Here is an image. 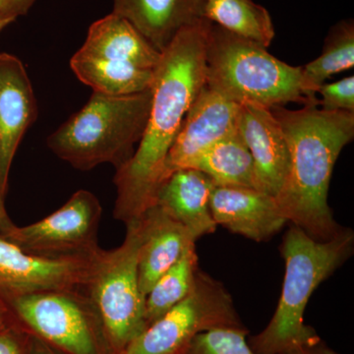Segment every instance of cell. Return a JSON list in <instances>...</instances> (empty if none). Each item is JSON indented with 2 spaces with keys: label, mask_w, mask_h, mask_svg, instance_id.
Instances as JSON below:
<instances>
[{
  "label": "cell",
  "mask_w": 354,
  "mask_h": 354,
  "mask_svg": "<svg viewBox=\"0 0 354 354\" xmlns=\"http://www.w3.org/2000/svg\"><path fill=\"white\" fill-rule=\"evenodd\" d=\"M11 21L6 19V18L2 17V16H0V32L3 31L4 29L7 27V26L11 24Z\"/></svg>",
  "instance_id": "cell-31"
},
{
  "label": "cell",
  "mask_w": 354,
  "mask_h": 354,
  "mask_svg": "<svg viewBox=\"0 0 354 354\" xmlns=\"http://www.w3.org/2000/svg\"><path fill=\"white\" fill-rule=\"evenodd\" d=\"M16 323L64 354H111L99 313L83 288L6 300Z\"/></svg>",
  "instance_id": "cell-8"
},
{
  "label": "cell",
  "mask_w": 354,
  "mask_h": 354,
  "mask_svg": "<svg viewBox=\"0 0 354 354\" xmlns=\"http://www.w3.org/2000/svg\"><path fill=\"white\" fill-rule=\"evenodd\" d=\"M203 18L266 48L274 38L271 15L265 7L252 0H206Z\"/></svg>",
  "instance_id": "cell-20"
},
{
  "label": "cell",
  "mask_w": 354,
  "mask_h": 354,
  "mask_svg": "<svg viewBox=\"0 0 354 354\" xmlns=\"http://www.w3.org/2000/svg\"><path fill=\"white\" fill-rule=\"evenodd\" d=\"M135 223L140 236L139 286L146 297L158 279L196 241L157 205L147 209Z\"/></svg>",
  "instance_id": "cell-16"
},
{
  "label": "cell",
  "mask_w": 354,
  "mask_h": 354,
  "mask_svg": "<svg viewBox=\"0 0 354 354\" xmlns=\"http://www.w3.org/2000/svg\"><path fill=\"white\" fill-rule=\"evenodd\" d=\"M239 130L252 156L260 190L276 197L290 169V150L279 120L271 109L244 104Z\"/></svg>",
  "instance_id": "cell-15"
},
{
  "label": "cell",
  "mask_w": 354,
  "mask_h": 354,
  "mask_svg": "<svg viewBox=\"0 0 354 354\" xmlns=\"http://www.w3.org/2000/svg\"><path fill=\"white\" fill-rule=\"evenodd\" d=\"M354 65V26L342 21L330 30L322 55L301 67L302 94L309 104L318 106L319 88L330 76L353 68Z\"/></svg>",
  "instance_id": "cell-21"
},
{
  "label": "cell",
  "mask_w": 354,
  "mask_h": 354,
  "mask_svg": "<svg viewBox=\"0 0 354 354\" xmlns=\"http://www.w3.org/2000/svg\"><path fill=\"white\" fill-rule=\"evenodd\" d=\"M227 328L246 327L225 285L200 269L189 295L118 354H184L198 335Z\"/></svg>",
  "instance_id": "cell-9"
},
{
  "label": "cell",
  "mask_w": 354,
  "mask_h": 354,
  "mask_svg": "<svg viewBox=\"0 0 354 354\" xmlns=\"http://www.w3.org/2000/svg\"><path fill=\"white\" fill-rule=\"evenodd\" d=\"M288 141L290 169L276 197L288 221L312 239L329 241L344 227L328 204L330 177L344 147L354 138V113L325 111L317 104L290 111L271 109Z\"/></svg>",
  "instance_id": "cell-2"
},
{
  "label": "cell",
  "mask_w": 354,
  "mask_h": 354,
  "mask_svg": "<svg viewBox=\"0 0 354 354\" xmlns=\"http://www.w3.org/2000/svg\"><path fill=\"white\" fill-rule=\"evenodd\" d=\"M317 94L322 99L318 100V106L325 111H344L354 113V77L349 76L337 82L323 84Z\"/></svg>",
  "instance_id": "cell-24"
},
{
  "label": "cell",
  "mask_w": 354,
  "mask_h": 354,
  "mask_svg": "<svg viewBox=\"0 0 354 354\" xmlns=\"http://www.w3.org/2000/svg\"><path fill=\"white\" fill-rule=\"evenodd\" d=\"M28 333V332H27ZM28 354H64L28 333Z\"/></svg>",
  "instance_id": "cell-28"
},
{
  "label": "cell",
  "mask_w": 354,
  "mask_h": 354,
  "mask_svg": "<svg viewBox=\"0 0 354 354\" xmlns=\"http://www.w3.org/2000/svg\"><path fill=\"white\" fill-rule=\"evenodd\" d=\"M102 209L88 190H78L62 208L26 227L11 223L0 235L25 252L46 258H91L102 250Z\"/></svg>",
  "instance_id": "cell-10"
},
{
  "label": "cell",
  "mask_w": 354,
  "mask_h": 354,
  "mask_svg": "<svg viewBox=\"0 0 354 354\" xmlns=\"http://www.w3.org/2000/svg\"><path fill=\"white\" fill-rule=\"evenodd\" d=\"M244 329H216L198 335L184 354H256Z\"/></svg>",
  "instance_id": "cell-23"
},
{
  "label": "cell",
  "mask_w": 354,
  "mask_h": 354,
  "mask_svg": "<svg viewBox=\"0 0 354 354\" xmlns=\"http://www.w3.org/2000/svg\"><path fill=\"white\" fill-rule=\"evenodd\" d=\"M16 324L12 312L9 309L8 305L0 298V330Z\"/></svg>",
  "instance_id": "cell-29"
},
{
  "label": "cell",
  "mask_w": 354,
  "mask_h": 354,
  "mask_svg": "<svg viewBox=\"0 0 354 354\" xmlns=\"http://www.w3.org/2000/svg\"><path fill=\"white\" fill-rule=\"evenodd\" d=\"M283 354H341L335 351V349L330 348L321 337L301 344L298 348L292 349Z\"/></svg>",
  "instance_id": "cell-27"
},
{
  "label": "cell",
  "mask_w": 354,
  "mask_h": 354,
  "mask_svg": "<svg viewBox=\"0 0 354 354\" xmlns=\"http://www.w3.org/2000/svg\"><path fill=\"white\" fill-rule=\"evenodd\" d=\"M152 92L109 95L93 93L87 104L48 138V148L74 169L127 164L145 132Z\"/></svg>",
  "instance_id": "cell-4"
},
{
  "label": "cell",
  "mask_w": 354,
  "mask_h": 354,
  "mask_svg": "<svg viewBox=\"0 0 354 354\" xmlns=\"http://www.w3.org/2000/svg\"><path fill=\"white\" fill-rule=\"evenodd\" d=\"M36 0H0V16L14 22L29 12Z\"/></svg>",
  "instance_id": "cell-26"
},
{
  "label": "cell",
  "mask_w": 354,
  "mask_h": 354,
  "mask_svg": "<svg viewBox=\"0 0 354 354\" xmlns=\"http://www.w3.org/2000/svg\"><path fill=\"white\" fill-rule=\"evenodd\" d=\"M38 116L32 83L19 58L0 53V198L4 200L14 157Z\"/></svg>",
  "instance_id": "cell-13"
},
{
  "label": "cell",
  "mask_w": 354,
  "mask_h": 354,
  "mask_svg": "<svg viewBox=\"0 0 354 354\" xmlns=\"http://www.w3.org/2000/svg\"><path fill=\"white\" fill-rule=\"evenodd\" d=\"M12 223L8 215H7L6 209L4 208V200L0 198V232Z\"/></svg>",
  "instance_id": "cell-30"
},
{
  "label": "cell",
  "mask_w": 354,
  "mask_h": 354,
  "mask_svg": "<svg viewBox=\"0 0 354 354\" xmlns=\"http://www.w3.org/2000/svg\"><path fill=\"white\" fill-rule=\"evenodd\" d=\"M204 0H113L124 18L160 53L186 26L203 19Z\"/></svg>",
  "instance_id": "cell-18"
},
{
  "label": "cell",
  "mask_w": 354,
  "mask_h": 354,
  "mask_svg": "<svg viewBox=\"0 0 354 354\" xmlns=\"http://www.w3.org/2000/svg\"><path fill=\"white\" fill-rule=\"evenodd\" d=\"M206 85L239 104L272 109L290 102L309 104L302 94L301 67L291 66L264 46L213 23L207 46Z\"/></svg>",
  "instance_id": "cell-5"
},
{
  "label": "cell",
  "mask_w": 354,
  "mask_h": 354,
  "mask_svg": "<svg viewBox=\"0 0 354 354\" xmlns=\"http://www.w3.org/2000/svg\"><path fill=\"white\" fill-rule=\"evenodd\" d=\"M241 104L205 85L186 114L165 165L164 180L203 151L239 129ZM162 180V181H164Z\"/></svg>",
  "instance_id": "cell-12"
},
{
  "label": "cell",
  "mask_w": 354,
  "mask_h": 354,
  "mask_svg": "<svg viewBox=\"0 0 354 354\" xmlns=\"http://www.w3.org/2000/svg\"><path fill=\"white\" fill-rule=\"evenodd\" d=\"M0 354H28V333L17 323L0 330Z\"/></svg>",
  "instance_id": "cell-25"
},
{
  "label": "cell",
  "mask_w": 354,
  "mask_h": 354,
  "mask_svg": "<svg viewBox=\"0 0 354 354\" xmlns=\"http://www.w3.org/2000/svg\"><path fill=\"white\" fill-rule=\"evenodd\" d=\"M100 252L91 258L41 257L0 235V298L6 301L43 291L84 290Z\"/></svg>",
  "instance_id": "cell-11"
},
{
  "label": "cell",
  "mask_w": 354,
  "mask_h": 354,
  "mask_svg": "<svg viewBox=\"0 0 354 354\" xmlns=\"http://www.w3.org/2000/svg\"><path fill=\"white\" fill-rule=\"evenodd\" d=\"M160 57L134 26L111 12L90 26L70 66L94 92L127 95L150 90Z\"/></svg>",
  "instance_id": "cell-6"
},
{
  "label": "cell",
  "mask_w": 354,
  "mask_h": 354,
  "mask_svg": "<svg viewBox=\"0 0 354 354\" xmlns=\"http://www.w3.org/2000/svg\"><path fill=\"white\" fill-rule=\"evenodd\" d=\"M353 250L351 228L325 241L312 239L295 225L286 232L281 246L286 264L283 290L267 327L249 339L254 353L283 354L320 337L305 325V309L316 288L353 256Z\"/></svg>",
  "instance_id": "cell-3"
},
{
  "label": "cell",
  "mask_w": 354,
  "mask_h": 354,
  "mask_svg": "<svg viewBox=\"0 0 354 354\" xmlns=\"http://www.w3.org/2000/svg\"><path fill=\"white\" fill-rule=\"evenodd\" d=\"M212 23L183 28L162 53L155 71L145 132L132 158L116 169L113 216L127 225L155 205L165 165L184 118L206 85V53Z\"/></svg>",
  "instance_id": "cell-1"
},
{
  "label": "cell",
  "mask_w": 354,
  "mask_h": 354,
  "mask_svg": "<svg viewBox=\"0 0 354 354\" xmlns=\"http://www.w3.org/2000/svg\"><path fill=\"white\" fill-rule=\"evenodd\" d=\"M198 260L196 248L193 244L158 279L146 295L147 327L189 295L200 270Z\"/></svg>",
  "instance_id": "cell-22"
},
{
  "label": "cell",
  "mask_w": 354,
  "mask_h": 354,
  "mask_svg": "<svg viewBox=\"0 0 354 354\" xmlns=\"http://www.w3.org/2000/svg\"><path fill=\"white\" fill-rule=\"evenodd\" d=\"M185 169L203 172L216 186L260 190L252 156L239 129L203 151Z\"/></svg>",
  "instance_id": "cell-19"
},
{
  "label": "cell",
  "mask_w": 354,
  "mask_h": 354,
  "mask_svg": "<svg viewBox=\"0 0 354 354\" xmlns=\"http://www.w3.org/2000/svg\"><path fill=\"white\" fill-rule=\"evenodd\" d=\"M214 183L196 169L172 172L160 183L155 205L183 225L195 241L216 232V223L209 209Z\"/></svg>",
  "instance_id": "cell-17"
},
{
  "label": "cell",
  "mask_w": 354,
  "mask_h": 354,
  "mask_svg": "<svg viewBox=\"0 0 354 354\" xmlns=\"http://www.w3.org/2000/svg\"><path fill=\"white\" fill-rule=\"evenodd\" d=\"M204 1H206V0H204Z\"/></svg>",
  "instance_id": "cell-32"
},
{
  "label": "cell",
  "mask_w": 354,
  "mask_h": 354,
  "mask_svg": "<svg viewBox=\"0 0 354 354\" xmlns=\"http://www.w3.org/2000/svg\"><path fill=\"white\" fill-rule=\"evenodd\" d=\"M209 209L216 225L253 241H269L288 223L276 198L251 188L214 185Z\"/></svg>",
  "instance_id": "cell-14"
},
{
  "label": "cell",
  "mask_w": 354,
  "mask_h": 354,
  "mask_svg": "<svg viewBox=\"0 0 354 354\" xmlns=\"http://www.w3.org/2000/svg\"><path fill=\"white\" fill-rule=\"evenodd\" d=\"M124 241L102 249L85 292L101 318L111 354L120 353L147 328L146 297L139 286L140 236L136 223H128Z\"/></svg>",
  "instance_id": "cell-7"
}]
</instances>
